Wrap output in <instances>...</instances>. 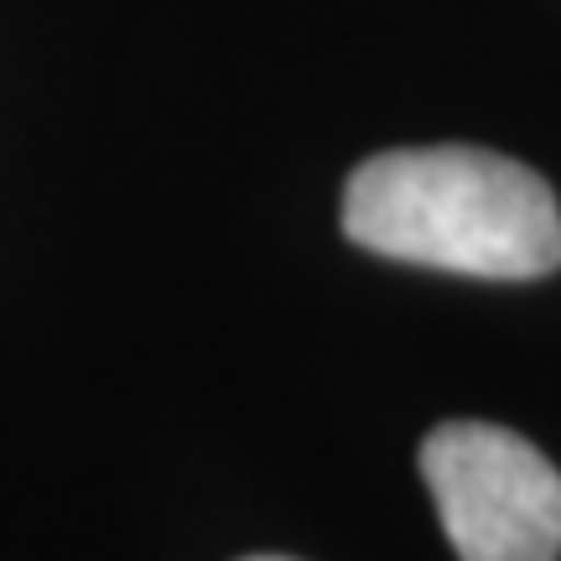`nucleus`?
<instances>
[{
  "label": "nucleus",
  "mask_w": 561,
  "mask_h": 561,
  "mask_svg": "<svg viewBox=\"0 0 561 561\" xmlns=\"http://www.w3.org/2000/svg\"><path fill=\"white\" fill-rule=\"evenodd\" d=\"M250 561H291V557H250Z\"/></svg>",
  "instance_id": "3"
},
{
  "label": "nucleus",
  "mask_w": 561,
  "mask_h": 561,
  "mask_svg": "<svg viewBox=\"0 0 561 561\" xmlns=\"http://www.w3.org/2000/svg\"><path fill=\"white\" fill-rule=\"evenodd\" d=\"M421 479L462 561H557L561 473L494 421H447L421 442Z\"/></svg>",
  "instance_id": "2"
},
{
  "label": "nucleus",
  "mask_w": 561,
  "mask_h": 561,
  "mask_svg": "<svg viewBox=\"0 0 561 561\" xmlns=\"http://www.w3.org/2000/svg\"><path fill=\"white\" fill-rule=\"evenodd\" d=\"M343 234L385 261L479 280L561 265V208L530 167L479 146L380 151L343 187Z\"/></svg>",
  "instance_id": "1"
}]
</instances>
